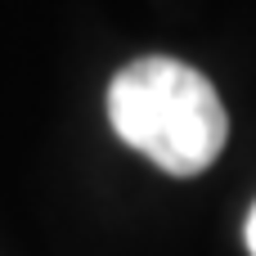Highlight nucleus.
Masks as SVG:
<instances>
[{
    "label": "nucleus",
    "mask_w": 256,
    "mask_h": 256,
    "mask_svg": "<svg viewBox=\"0 0 256 256\" xmlns=\"http://www.w3.org/2000/svg\"><path fill=\"white\" fill-rule=\"evenodd\" d=\"M108 122L166 176H202L230 140V117L216 86L198 68L166 54L135 58L112 76Z\"/></svg>",
    "instance_id": "f257e3e1"
},
{
    "label": "nucleus",
    "mask_w": 256,
    "mask_h": 256,
    "mask_svg": "<svg viewBox=\"0 0 256 256\" xmlns=\"http://www.w3.org/2000/svg\"><path fill=\"white\" fill-rule=\"evenodd\" d=\"M248 252L256 256V207L248 212Z\"/></svg>",
    "instance_id": "f03ea898"
}]
</instances>
